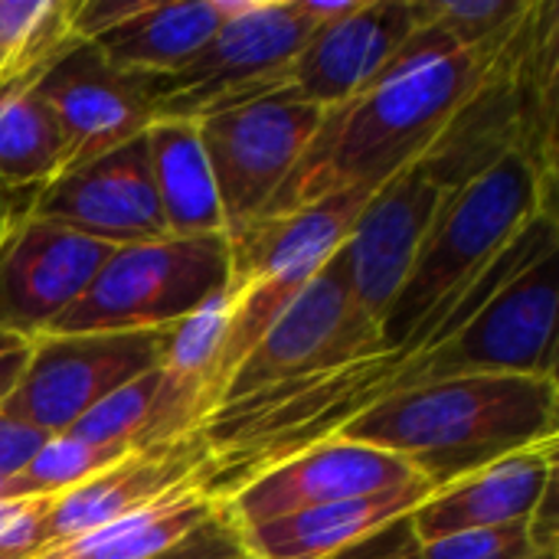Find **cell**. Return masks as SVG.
Wrapping results in <instances>:
<instances>
[{
    "label": "cell",
    "mask_w": 559,
    "mask_h": 559,
    "mask_svg": "<svg viewBox=\"0 0 559 559\" xmlns=\"http://www.w3.org/2000/svg\"><path fill=\"white\" fill-rule=\"evenodd\" d=\"M23 213L115 249L167 239L151 183L144 134L88 164L62 170L26 203Z\"/></svg>",
    "instance_id": "13"
},
{
    "label": "cell",
    "mask_w": 559,
    "mask_h": 559,
    "mask_svg": "<svg viewBox=\"0 0 559 559\" xmlns=\"http://www.w3.org/2000/svg\"><path fill=\"white\" fill-rule=\"evenodd\" d=\"M419 23V0H364L350 16L311 29L292 62L288 88L321 111L367 92Z\"/></svg>",
    "instance_id": "15"
},
{
    "label": "cell",
    "mask_w": 559,
    "mask_h": 559,
    "mask_svg": "<svg viewBox=\"0 0 559 559\" xmlns=\"http://www.w3.org/2000/svg\"><path fill=\"white\" fill-rule=\"evenodd\" d=\"M124 455H131V452L118 449V445H95L72 432L49 436L43 442V449L26 462V468L7 478V498L29 501V498L62 495V491L95 478L98 472L118 465Z\"/></svg>",
    "instance_id": "25"
},
{
    "label": "cell",
    "mask_w": 559,
    "mask_h": 559,
    "mask_svg": "<svg viewBox=\"0 0 559 559\" xmlns=\"http://www.w3.org/2000/svg\"><path fill=\"white\" fill-rule=\"evenodd\" d=\"M377 350H383L380 328L360 314L344 255L337 249L236 367L219 409Z\"/></svg>",
    "instance_id": "8"
},
{
    "label": "cell",
    "mask_w": 559,
    "mask_h": 559,
    "mask_svg": "<svg viewBox=\"0 0 559 559\" xmlns=\"http://www.w3.org/2000/svg\"><path fill=\"white\" fill-rule=\"evenodd\" d=\"M115 246L20 213L0 239V334L33 341L82 298Z\"/></svg>",
    "instance_id": "11"
},
{
    "label": "cell",
    "mask_w": 559,
    "mask_h": 559,
    "mask_svg": "<svg viewBox=\"0 0 559 559\" xmlns=\"http://www.w3.org/2000/svg\"><path fill=\"white\" fill-rule=\"evenodd\" d=\"M151 183L167 239L226 236L213 170L197 121H151L144 131Z\"/></svg>",
    "instance_id": "20"
},
{
    "label": "cell",
    "mask_w": 559,
    "mask_h": 559,
    "mask_svg": "<svg viewBox=\"0 0 559 559\" xmlns=\"http://www.w3.org/2000/svg\"><path fill=\"white\" fill-rule=\"evenodd\" d=\"M216 0H144L134 16L105 29L88 46L118 72L164 79L180 72L219 29Z\"/></svg>",
    "instance_id": "19"
},
{
    "label": "cell",
    "mask_w": 559,
    "mask_h": 559,
    "mask_svg": "<svg viewBox=\"0 0 559 559\" xmlns=\"http://www.w3.org/2000/svg\"><path fill=\"white\" fill-rule=\"evenodd\" d=\"M219 29L174 75L151 79L154 121H200L223 108L288 88L311 23L295 0H216Z\"/></svg>",
    "instance_id": "6"
},
{
    "label": "cell",
    "mask_w": 559,
    "mask_h": 559,
    "mask_svg": "<svg viewBox=\"0 0 559 559\" xmlns=\"http://www.w3.org/2000/svg\"><path fill=\"white\" fill-rule=\"evenodd\" d=\"M210 462V445L203 432H193L174 445L141 449L124 455L118 465L98 472L95 478L52 495L43 518V550L72 540L92 527H102L115 518H124L160 495L200 481Z\"/></svg>",
    "instance_id": "16"
},
{
    "label": "cell",
    "mask_w": 559,
    "mask_h": 559,
    "mask_svg": "<svg viewBox=\"0 0 559 559\" xmlns=\"http://www.w3.org/2000/svg\"><path fill=\"white\" fill-rule=\"evenodd\" d=\"M0 501H10V498H7V478H3V475H0Z\"/></svg>",
    "instance_id": "36"
},
{
    "label": "cell",
    "mask_w": 559,
    "mask_h": 559,
    "mask_svg": "<svg viewBox=\"0 0 559 559\" xmlns=\"http://www.w3.org/2000/svg\"><path fill=\"white\" fill-rule=\"evenodd\" d=\"M531 0H419V23L452 49H481L508 39L531 16Z\"/></svg>",
    "instance_id": "27"
},
{
    "label": "cell",
    "mask_w": 559,
    "mask_h": 559,
    "mask_svg": "<svg viewBox=\"0 0 559 559\" xmlns=\"http://www.w3.org/2000/svg\"><path fill=\"white\" fill-rule=\"evenodd\" d=\"M511 39L514 33L491 46L459 52L426 26H416L396 62L367 92L324 111L314 141L265 216L295 213L350 190H380L409 164L426 160L488 82Z\"/></svg>",
    "instance_id": "1"
},
{
    "label": "cell",
    "mask_w": 559,
    "mask_h": 559,
    "mask_svg": "<svg viewBox=\"0 0 559 559\" xmlns=\"http://www.w3.org/2000/svg\"><path fill=\"white\" fill-rule=\"evenodd\" d=\"M416 478L423 475L400 455L350 439H328L229 491L223 498V511L239 531H246L298 511L380 495Z\"/></svg>",
    "instance_id": "10"
},
{
    "label": "cell",
    "mask_w": 559,
    "mask_h": 559,
    "mask_svg": "<svg viewBox=\"0 0 559 559\" xmlns=\"http://www.w3.org/2000/svg\"><path fill=\"white\" fill-rule=\"evenodd\" d=\"M72 46V0H0V88L36 85Z\"/></svg>",
    "instance_id": "23"
},
{
    "label": "cell",
    "mask_w": 559,
    "mask_h": 559,
    "mask_svg": "<svg viewBox=\"0 0 559 559\" xmlns=\"http://www.w3.org/2000/svg\"><path fill=\"white\" fill-rule=\"evenodd\" d=\"M337 559H423V557H419V544H416V537L409 534V524L403 521V524H396V527H390V531L377 534L373 540H367V544H360V547L347 550L344 557H337Z\"/></svg>",
    "instance_id": "30"
},
{
    "label": "cell",
    "mask_w": 559,
    "mask_h": 559,
    "mask_svg": "<svg viewBox=\"0 0 559 559\" xmlns=\"http://www.w3.org/2000/svg\"><path fill=\"white\" fill-rule=\"evenodd\" d=\"M164 357V331L134 334H59L33 337L0 413L46 432H69L118 386L154 370Z\"/></svg>",
    "instance_id": "9"
},
{
    "label": "cell",
    "mask_w": 559,
    "mask_h": 559,
    "mask_svg": "<svg viewBox=\"0 0 559 559\" xmlns=\"http://www.w3.org/2000/svg\"><path fill=\"white\" fill-rule=\"evenodd\" d=\"M26 354H29V344L0 354V400L13 390V383H16V377H20V370L26 364Z\"/></svg>",
    "instance_id": "32"
},
{
    "label": "cell",
    "mask_w": 559,
    "mask_h": 559,
    "mask_svg": "<svg viewBox=\"0 0 559 559\" xmlns=\"http://www.w3.org/2000/svg\"><path fill=\"white\" fill-rule=\"evenodd\" d=\"M406 459L445 488L481 465L559 439L557 377L468 373L393 396L337 432Z\"/></svg>",
    "instance_id": "2"
},
{
    "label": "cell",
    "mask_w": 559,
    "mask_h": 559,
    "mask_svg": "<svg viewBox=\"0 0 559 559\" xmlns=\"http://www.w3.org/2000/svg\"><path fill=\"white\" fill-rule=\"evenodd\" d=\"M439 491L426 475L367 498H350L288 518H275L242 531V544L255 559H337L373 540L377 534L409 521V514Z\"/></svg>",
    "instance_id": "18"
},
{
    "label": "cell",
    "mask_w": 559,
    "mask_h": 559,
    "mask_svg": "<svg viewBox=\"0 0 559 559\" xmlns=\"http://www.w3.org/2000/svg\"><path fill=\"white\" fill-rule=\"evenodd\" d=\"M154 559H255L246 544H242V531L229 521V514L223 511V501H219V511L203 521L193 534H187L183 540H177L170 550L157 554Z\"/></svg>",
    "instance_id": "28"
},
{
    "label": "cell",
    "mask_w": 559,
    "mask_h": 559,
    "mask_svg": "<svg viewBox=\"0 0 559 559\" xmlns=\"http://www.w3.org/2000/svg\"><path fill=\"white\" fill-rule=\"evenodd\" d=\"M62 174V134L29 85L0 88V190L29 200Z\"/></svg>",
    "instance_id": "22"
},
{
    "label": "cell",
    "mask_w": 559,
    "mask_h": 559,
    "mask_svg": "<svg viewBox=\"0 0 559 559\" xmlns=\"http://www.w3.org/2000/svg\"><path fill=\"white\" fill-rule=\"evenodd\" d=\"M324 111L298 98L292 88L223 108L197 121L213 170L226 236L265 216L308 144Z\"/></svg>",
    "instance_id": "7"
},
{
    "label": "cell",
    "mask_w": 559,
    "mask_h": 559,
    "mask_svg": "<svg viewBox=\"0 0 559 559\" xmlns=\"http://www.w3.org/2000/svg\"><path fill=\"white\" fill-rule=\"evenodd\" d=\"M377 190H350L282 216H262L229 239L233 321L216 364V409L229 377L272 321L344 246L357 213Z\"/></svg>",
    "instance_id": "4"
},
{
    "label": "cell",
    "mask_w": 559,
    "mask_h": 559,
    "mask_svg": "<svg viewBox=\"0 0 559 559\" xmlns=\"http://www.w3.org/2000/svg\"><path fill=\"white\" fill-rule=\"evenodd\" d=\"M23 504H26V501H0V531L23 511Z\"/></svg>",
    "instance_id": "34"
},
{
    "label": "cell",
    "mask_w": 559,
    "mask_h": 559,
    "mask_svg": "<svg viewBox=\"0 0 559 559\" xmlns=\"http://www.w3.org/2000/svg\"><path fill=\"white\" fill-rule=\"evenodd\" d=\"M445 193L449 187H442L419 160L390 177L357 213L341 255L354 301L370 324L383 328V318L409 278Z\"/></svg>",
    "instance_id": "12"
},
{
    "label": "cell",
    "mask_w": 559,
    "mask_h": 559,
    "mask_svg": "<svg viewBox=\"0 0 559 559\" xmlns=\"http://www.w3.org/2000/svg\"><path fill=\"white\" fill-rule=\"evenodd\" d=\"M216 511L219 501L206 495L200 481H190L124 518L43 550L36 559H154L193 534Z\"/></svg>",
    "instance_id": "21"
},
{
    "label": "cell",
    "mask_w": 559,
    "mask_h": 559,
    "mask_svg": "<svg viewBox=\"0 0 559 559\" xmlns=\"http://www.w3.org/2000/svg\"><path fill=\"white\" fill-rule=\"evenodd\" d=\"M23 344H29V341L10 337V334H0V354H7V350H13V347H23Z\"/></svg>",
    "instance_id": "35"
},
{
    "label": "cell",
    "mask_w": 559,
    "mask_h": 559,
    "mask_svg": "<svg viewBox=\"0 0 559 559\" xmlns=\"http://www.w3.org/2000/svg\"><path fill=\"white\" fill-rule=\"evenodd\" d=\"M423 559H557V518L554 491L531 521H514L485 531L452 534L432 544H419Z\"/></svg>",
    "instance_id": "26"
},
{
    "label": "cell",
    "mask_w": 559,
    "mask_h": 559,
    "mask_svg": "<svg viewBox=\"0 0 559 559\" xmlns=\"http://www.w3.org/2000/svg\"><path fill=\"white\" fill-rule=\"evenodd\" d=\"M229 321H233V295L226 288L164 331L160 367L167 377L193 386L203 396L206 423L216 413V364L229 334Z\"/></svg>",
    "instance_id": "24"
},
{
    "label": "cell",
    "mask_w": 559,
    "mask_h": 559,
    "mask_svg": "<svg viewBox=\"0 0 559 559\" xmlns=\"http://www.w3.org/2000/svg\"><path fill=\"white\" fill-rule=\"evenodd\" d=\"M229 288V239H157L115 249L92 285L43 334L167 331ZM39 334V337H43Z\"/></svg>",
    "instance_id": "5"
},
{
    "label": "cell",
    "mask_w": 559,
    "mask_h": 559,
    "mask_svg": "<svg viewBox=\"0 0 559 559\" xmlns=\"http://www.w3.org/2000/svg\"><path fill=\"white\" fill-rule=\"evenodd\" d=\"M554 177L557 170L531 154L508 151L445 193L413 272L383 318V350L400 347L439 308L465 295L518 233L554 206Z\"/></svg>",
    "instance_id": "3"
},
{
    "label": "cell",
    "mask_w": 559,
    "mask_h": 559,
    "mask_svg": "<svg viewBox=\"0 0 559 559\" xmlns=\"http://www.w3.org/2000/svg\"><path fill=\"white\" fill-rule=\"evenodd\" d=\"M29 88L59 124L62 170L141 138L154 121L151 79L111 69L88 43L72 46Z\"/></svg>",
    "instance_id": "14"
},
{
    "label": "cell",
    "mask_w": 559,
    "mask_h": 559,
    "mask_svg": "<svg viewBox=\"0 0 559 559\" xmlns=\"http://www.w3.org/2000/svg\"><path fill=\"white\" fill-rule=\"evenodd\" d=\"M16 216H20V213L13 210V200L0 190V239H3V233L10 229V223H13Z\"/></svg>",
    "instance_id": "33"
},
{
    "label": "cell",
    "mask_w": 559,
    "mask_h": 559,
    "mask_svg": "<svg viewBox=\"0 0 559 559\" xmlns=\"http://www.w3.org/2000/svg\"><path fill=\"white\" fill-rule=\"evenodd\" d=\"M557 481V442L511 452L478 472L449 481L409 514L416 544H432L465 531L531 521Z\"/></svg>",
    "instance_id": "17"
},
{
    "label": "cell",
    "mask_w": 559,
    "mask_h": 559,
    "mask_svg": "<svg viewBox=\"0 0 559 559\" xmlns=\"http://www.w3.org/2000/svg\"><path fill=\"white\" fill-rule=\"evenodd\" d=\"M295 3L305 13V20L318 29V26H331V23L350 16L364 0H295Z\"/></svg>",
    "instance_id": "31"
},
{
    "label": "cell",
    "mask_w": 559,
    "mask_h": 559,
    "mask_svg": "<svg viewBox=\"0 0 559 559\" xmlns=\"http://www.w3.org/2000/svg\"><path fill=\"white\" fill-rule=\"evenodd\" d=\"M46 439H49L46 432H39V429L26 426V423L13 419L7 413H0V475L10 478V475L23 472L26 462L43 449Z\"/></svg>",
    "instance_id": "29"
}]
</instances>
